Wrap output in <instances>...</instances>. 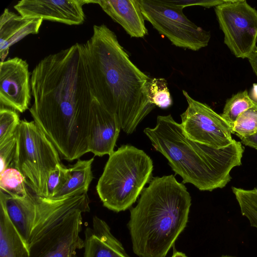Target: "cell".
Segmentation results:
<instances>
[{
  "mask_svg": "<svg viewBox=\"0 0 257 257\" xmlns=\"http://www.w3.org/2000/svg\"><path fill=\"white\" fill-rule=\"evenodd\" d=\"M34 121L62 158L72 161L89 152L92 96L79 44L41 60L31 76Z\"/></svg>",
  "mask_w": 257,
  "mask_h": 257,
  "instance_id": "6da1fadb",
  "label": "cell"
},
{
  "mask_svg": "<svg viewBox=\"0 0 257 257\" xmlns=\"http://www.w3.org/2000/svg\"><path fill=\"white\" fill-rule=\"evenodd\" d=\"M79 56L92 97L117 118L124 132L132 134L155 106L147 95L150 78L104 24L94 25L90 39L79 44Z\"/></svg>",
  "mask_w": 257,
  "mask_h": 257,
  "instance_id": "7a4b0ae2",
  "label": "cell"
},
{
  "mask_svg": "<svg viewBox=\"0 0 257 257\" xmlns=\"http://www.w3.org/2000/svg\"><path fill=\"white\" fill-rule=\"evenodd\" d=\"M144 132L183 183L201 191L224 187L231 180V170L241 165L244 149L240 142L234 140L221 148L196 142L187 137L171 114L158 115L155 127H147Z\"/></svg>",
  "mask_w": 257,
  "mask_h": 257,
  "instance_id": "3957f363",
  "label": "cell"
},
{
  "mask_svg": "<svg viewBox=\"0 0 257 257\" xmlns=\"http://www.w3.org/2000/svg\"><path fill=\"white\" fill-rule=\"evenodd\" d=\"M191 197L173 175L156 177L143 190L128 223L140 257H165L186 226Z\"/></svg>",
  "mask_w": 257,
  "mask_h": 257,
  "instance_id": "277c9868",
  "label": "cell"
},
{
  "mask_svg": "<svg viewBox=\"0 0 257 257\" xmlns=\"http://www.w3.org/2000/svg\"><path fill=\"white\" fill-rule=\"evenodd\" d=\"M153 170L152 160L142 150L125 145L114 151L96 188L103 206L117 212L128 209L151 180Z\"/></svg>",
  "mask_w": 257,
  "mask_h": 257,
  "instance_id": "5b68a950",
  "label": "cell"
},
{
  "mask_svg": "<svg viewBox=\"0 0 257 257\" xmlns=\"http://www.w3.org/2000/svg\"><path fill=\"white\" fill-rule=\"evenodd\" d=\"M0 200L28 246L74 210L90 211L87 193L51 198L38 196L29 187L23 197H12L0 191Z\"/></svg>",
  "mask_w": 257,
  "mask_h": 257,
  "instance_id": "8992f818",
  "label": "cell"
},
{
  "mask_svg": "<svg viewBox=\"0 0 257 257\" xmlns=\"http://www.w3.org/2000/svg\"><path fill=\"white\" fill-rule=\"evenodd\" d=\"M15 135V168L25 176L28 187L35 194L47 197L49 175L62 164L59 152L34 120H21Z\"/></svg>",
  "mask_w": 257,
  "mask_h": 257,
  "instance_id": "52a82bcc",
  "label": "cell"
},
{
  "mask_svg": "<svg viewBox=\"0 0 257 257\" xmlns=\"http://www.w3.org/2000/svg\"><path fill=\"white\" fill-rule=\"evenodd\" d=\"M139 2L145 20L174 45L193 51L208 45L210 33L189 20L182 7L170 0H139Z\"/></svg>",
  "mask_w": 257,
  "mask_h": 257,
  "instance_id": "ba28073f",
  "label": "cell"
},
{
  "mask_svg": "<svg viewBox=\"0 0 257 257\" xmlns=\"http://www.w3.org/2000/svg\"><path fill=\"white\" fill-rule=\"evenodd\" d=\"M214 10L224 44L236 57L247 58L256 47L257 11L245 0H227Z\"/></svg>",
  "mask_w": 257,
  "mask_h": 257,
  "instance_id": "9c48e42d",
  "label": "cell"
},
{
  "mask_svg": "<svg viewBox=\"0 0 257 257\" xmlns=\"http://www.w3.org/2000/svg\"><path fill=\"white\" fill-rule=\"evenodd\" d=\"M188 103L181 114V125L188 138L215 148L226 147L234 141L229 124L207 104L192 98L183 90Z\"/></svg>",
  "mask_w": 257,
  "mask_h": 257,
  "instance_id": "30bf717a",
  "label": "cell"
},
{
  "mask_svg": "<svg viewBox=\"0 0 257 257\" xmlns=\"http://www.w3.org/2000/svg\"><path fill=\"white\" fill-rule=\"evenodd\" d=\"M83 213L74 210L33 241L28 246L30 257H77L76 249L84 248Z\"/></svg>",
  "mask_w": 257,
  "mask_h": 257,
  "instance_id": "8fae6325",
  "label": "cell"
},
{
  "mask_svg": "<svg viewBox=\"0 0 257 257\" xmlns=\"http://www.w3.org/2000/svg\"><path fill=\"white\" fill-rule=\"evenodd\" d=\"M30 80L26 60L16 57L1 62V106L21 113L28 109L31 100Z\"/></svg>",
  "mask_w": 257,
  "mask_h": 257,
  "instance_id": "7c38bea8",
  "label": "cell"
},
{
  "mask_svg": "<svg viewBox=\"0 0 257 257\" xmlns=\"http://www.w3.org/2000/svg\"><path fill=\"white\" fill-rule=\"evenodd\" d=\"M95 0H22L14 6L23 17L78 25L85 21L83 6Z\"/></svg>",
  "mask_w": 257,
  "mask_h": 257,
  "instance_id": "4fadbf2b",
  "label": "cell"
},
{
  "mask_svg": "<svg viewBox=\"0 0 257 257\" xmlns=\"http://www.w3.org/2000/svg\"><path fill=\"white\" fill-rule=\"evenodd\" d=\"M120 125L117 118L92 97L88 151L99 157L110 155L118 139Z\"/></svg>",
  "mask_w": 257,
  "mask_h": 257,
  "instance_id": "5bb4252c",
  "label": "cell"
},
{
  "mask_svg": "<svg viewBox=\"0 0 257 257\" xmlns=\"http://www.w3.org/2000/svg\"><path fill=\"white\" fill-rule=\"evenodd\" d=\"M83 257H130L113 235L107 223L97 217L84 231Z\"/></svg>",
  "mask_w": 257,
  "mask_h": 257,
  "instance_id": "9a60e30c",
  "label": "cell"
},
{
  "mask_svg": "<svg viewBox=\"0 0 257 257\" xmlns=\"http://www.w3.org/2000/svg\"><path fill=\"white\" fill-rule=\"evenodd\" d=\"M96 4L131 37L148 34L139 0H97Z\"/></svg>",
  "mask_w": 257,
  "mask_h": 257,
  "instance_id": "2e32d148",
  "label": "cell"
},
{
  "mask_svg": "<svg viewBox=\"0 0 257 257\" xmlns=\"http://www.w3.org/2000/svg\"><path fill=\"white\" fill-rule=\"evenodd\" d=\"M42 19L25 18L5 9L0 17V58L4 62L12 45L30 34L38 33Z\"/></svg>",
  "mask_w": 257,
  "mask_h": 257,
  "instance_id": "e0dca14e",
  "label": "cell"
},
{
  "mask_svg": "<svg viewBox=\"0 0 257 257\" xmlns=\"http://www.w3.org/2000/svg\"><path fill=\"white\" fill-rule=\"evenodd\" d=\"M0 257H30L28 245L11 221L0 200Z\"/></svg>",
  "mask_w": 257,
  "mask_h": 257,
  "instance_id": "ac0fdd59",
  "label": "cell"
},
{
  "mask_svg": "<svg viewBox=\"0 0 257 257\" xmlns=\"http://www.w3.org/2000/svg\"><path fill=\"white\" fill-rule=\"evenodd\" d=\"M94 158L87 160L78 159L68 168V178L63 187L52 198H61L77 194L87 193L93 179L92 164Z\"/></svg>",
  "mask_w": 257,
  "mask_h": 257,
  "instance_id": "d6986e66",
  "label": "cell"
},
{
  "mask_svg": "<svg viewBox=\"0 0 257 257\" xmlns=\"http://www.w3.org/2000/svg\"><path fill=\"white\" fill-rule=\"evenodd\" d=\"M0 190L12 197H23L27 195L29 187L23 174L10 167L0 173Z\"/></svg>",
  "mask_w": 257,
  "mask_h": 257,
  "instance_id": "ffe728a7",
  "label": "cell"
},
{
  "mask_svg": "<svg viewBox=\"0 0 257 257\" xmlns=\"http://www.w3.org/2000/svg\"><path fill=\"white\" fill-rule=\"evenodd\" d=\"M256 103L249 97L246 90L233 94L226 101L221 116L231 127L238 117Z\"/></svg>",
  "mask_w": 257,
  "mask_h": 257,
  "instance_id": "44dd1931",
  "label": "cell"
},
{
  "mask_svg": "<svg viewBox=\"0 0 257 257\" xmlns=\"http://www.w3.org/2000/svg\"><path fill=\"white\" fill-rule=\"evenodd\" d=\"M241 214L249 222L251 226L257 229V189L246 190L232 187Z\"/></svg>",
  "mask_w": 257,
  "mask_h": 257,
  "instance_id": "7402d4cb",
  "label": "cell"
},
{
  "mask_svg": "<svg viewBox=\"0 0 257 257\" xmlns=\"http://www.w3.org/2000/svg\"><path fill=\"white\" fill-rule=\"evenodd\" d=\"M150 102L161 108H167L172 104V99L164 78H150L147 85Z\"/></svg>",
  "mask_w": 257,
  "mask_h": 257,
  "instance_id": "603a6c76",
  "label": "cell"
},
{
  "mask_svg": "<svg viewBox=\"0 0 257 257\" xmlns=\"http://www.w3.org/2000/svg\"><path fill=\"white\" fill-rule=\"evenodd\" d=\"M232 133L240 139L257 133V103L238 117L232 126Z\"/></svg>",
  "mask_w": 257,
  "mask_h": 257,
  "instance_id": "cb8c5ba5",
  "label": "cell"
},
{
  "mask_svg": "<svg viewBox=\"0 0 257 257\" xmlns=\"http://www.w3.org/2000/svg\"><path fill=\"white\" fill-rule=\"evenodd\" d=\"M20 121L16 110L1 106L0 144L14 136Z\"/></svg>",
  "mask_w": 257,
  "mask_h": 257,
  "instance_id": "d4e9b609",
  "label": "cell"
},
{
  "mask_svg": "<svg viewBox=\"0 0 257 257\" xmlns=\"http://www.w3.org/2000/svg\"><path fill=\"white\" fill-rule=\"evenodd\" d=\"M68 168L62 164L50 173L47 181V197L52 198L63 187L68 178Z\"/></svg>",
  "mask_w": 257,
  "mask_h": 257,
  "instance_id": "484cf974",
  "label": "cell"
},
{
  "mask_svg": "<svg viewBox=\"0 0 257 257\" xmlns=\"http://www.w3.org/2000/svg\"><path fill=\"white\" fill-rule=\"evenodd\" d=\"M17 147L15 135L0 144V173L10 167L14 164Z\"/></svg>",
  "mask_w": 257,
  "mask_h": 257,
  "instance_id": "4316f807",
  "label": "cell"
},
{
  "mask_svg": "<svg viewBox=\"0 0 257 257\" xmlns=\"http://www.w3.org/2000/svg\"><path fill=\"white\" fill-rule=\"evenodd\" d=\"M173 4L183 9L188 6H200L206 8L216 7L227 2V0H179L171 1Z\"/></svg>",
  "mask_w": 257,
  "mask_h": 257,
  "instance_id": "83f0119b",
  "label": "cell"
},
{
  "mask_svg": "<svg viewBox=\"0 0 257 257\" xmlns=\"http://www.w3.org/2000/svg\"><path fill=\"white\" fill-rule=\"evenodd\" d=\"M240 139L242 144L257 150V133L251 136L243 137Z\"/></svg>",
  "mask_w": 257,
  "mask_h": 257,
  "instance_id": "f1b7e54d",
  "label": "cell"
},
{
  "mask_svg": "<svg viewBox=\"0 0 257 257\" xmlns=\"http://www.w3.org/2000/svg\"><path fill=\"white\" fill-rule=\"evenodd\" d=\"M252 69L257 77V46L247 58Z\"/></svg>",
  "mask_w": 257,
  "mask_h": 257,
  "instance_id": "f546056e",
  "label": "cell"
},
{
  "mask_svg": "<svg viewBox=\"0 0 257 257\" xmlns=\"http://www.w3.org/2000/svg\"><path fill=\"white\" fill-rule=\"evenodd\" d=\"M249 96L253 101L257 103V83L253 84L250 95Z\"/></svg>",
  "mask_w": 257,
  "mask_h": 257,
  "instance_id": "4dcf8cb0",
  "label": "cell"
},
{
  "mask_svg": "<svg viewBox=\"0 0 257 257\" xmlns=\"http://www.w3.org/2000/svg\"><path fill=\"white\" fill-rule=\"evenodd\" d=\"M171 257H187L186 255L181 252L175 251Z\"/></svg>",
  "mask_w": 257,
  "mask_h": 257,
  "instance_id": "1f68e13d",
  "label": "cell"
},
{
  "mask_svg": "<svg viewBox=\"0 0 257 257\" xmlns=\"http://www.w3.org/2000/svg\"><path fill=\"white\" fill-rule=\"evenodd\" d=\"M221 257H232V256H227V255H224V256H222Z\"/></svg>",
  "mask_w": 257,
  "mask_h": 257,
  "instance_id": "d6a6232c",
  "label": "cell"
}]
</instances>
